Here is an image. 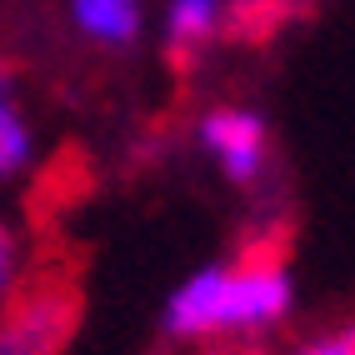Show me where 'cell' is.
Instances as JSON below:
<instances>
[{"mask_svg": "<svg viewBox=\"0 0 355 355\" xmlns=\"http://www.w3.org/2000/svg\"><path fill=\"white\" fill-rule=\"evenodd\" d=\"M26 125H20V115L0 101V175H10V171H20V160H26Z\"/></svg>", "mask_w": 355, "mask_h": 355, "instance_id": "obj_7", "label": "cell"}, {"mask_svg": "<svg viewBox=\"0 0 355 355\" xmlns=\"http://www.w3.org/2000/svg\"><path fill=\"white\" fill-rule=\"evenodd\" d=\"M220 280L225 270H200L191 286H180L171 311H165V325L171 336H216V305H220Z\"/></svg>", "mask_w": 355, "mask_h": 355, "instance_id": "obj_4", "label": "cell"}, {"mask_svg": "<svg viewBox=\"0 0 355 355\" xmlns=\"http://www.w3.org/2000/svg\"><path fill=\"white\" fill-rule=\"evenodd\" d=\"M315 6H320V0H291V15H295V20H311Z\"/></svg>", "mask_w": 355, "mask_h": 355, "instance_id": "obj_10", "label": "cell"}, {"mask_svg": "<svg viewBox=\"0 0 355 355\" xmlns=\"http://www.w3.org/2000/svg\"><path fill=\"white\" fill-rule=\"evenodd\" d=\"M216 35V0H175L171 10V70L191 76L205 40Z\"/></svg>", "mask_w": 355, "mask_h": 355, "instance_id": "obj_5", "label": "cell"}, {"mask_svg": "<svg viewBox=\"0 0 355 355\" xmlns=\"http://www.w3.org/2000/svg\"><path fill=\"white\" fill-rule=\"evenodd\" d=\"M85 315L80 266L55 250H40L35 266L10 280L6 320H0V355H65Z\"/></svg>", "mask_w": 355, "mask_h": 355, "instance_id": "obj_1", "label": "cell"}, {"mask_svg": "<svg viewBox=\"0 0 355 355\" xmlns=\"http://www.w3.org/2000/svg\"><path fill=\"white\" fill-rule=\"evenodd\" d=\"M10 260H15V241H10V230L0 225V295L10 291Z\"/></svg>", "mask_w": 355, "mask_h": 355, "instance_id": "obj_9", "label": "cell"}, {"mask_svg": "<svg viewBox=\"0 0 355 355\" xmlns=\"http://www.w3.org/2000/svg\"><path fill=\"white\" fill-rule=\"evenodd\" d=\"M286 26H295L291 0H225L220 35L230 45H270Z\"/></svg>", "mask_w": 355, "mask_h": 355, "instance_id": "obj_3", "label": "cell"}, {"mask_svg": "<svg viewBox=\"0 0 355 355\" xmlns=\"http://www.w3.org/2000/svg\"><path fill=\"white\" fill-rule=\"evenodd\" d=\"M200 135H205V146L220 155L225 175H230L235 185H250L260 171H266L270 135H266V125H260V115H250V110H225V105H220V110L205 115Z\"/></svg>", "mask_w": 355, "mask_h": 355, "instance_id": "obj_2", "label": "cell"}, {"mask_svg": "<svg viewBox=\"0 0 355 355\" xmlns=\"http://www.w3.org/2000/svg\"><path fill=\"white\" fill-rule=\"evenodd\" d=\"M295 355H355V325H345V330H330V336L311 340V345H305V350H295Z\"/></svg>", "mask_w": 355, "mask_h": 355, "instance_id": "obj_8", "label": "cell"}, {"mask_svg": "<svg viewBox=\"0 0 355 355\" xmlns=\"http://www.w3.org/2000/svg\"><path fill=\"white\" fill-rule=\"evenodd\" d=\"M76 20L85 35L105 45H130L140 31V6L135 0H76Z\"/></svg>", "mask_w": 355, "mask_h": 355, "instance_id": "obj_6", "label": "cell"}]
</instances>
